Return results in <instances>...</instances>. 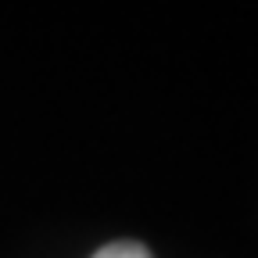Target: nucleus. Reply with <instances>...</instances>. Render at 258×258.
<instances>
[{
	"instance_id": "1",
	"label": "nucleus",
	"mask_w": 258,
	"mask_h": 258,
	"mask_svg": "<svg viewBox=\"0 0 258 258\" xmlns=\"http://www.w3.org/2000/svg\"><path fill=\"white\" fill-rule=\"evenodd\" d=\"M93 258H154V254L137 240H115V244H104Z\"/></svg>"
}]
</instances>
